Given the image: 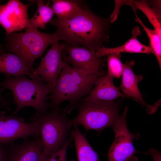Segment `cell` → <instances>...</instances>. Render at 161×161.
I'll list each match as a JSON object with an SVG mask.
<instances>
[{
	"label": "cell",
	"instance_id": "1",
	"mask_svg": "<svg viewBox=\"0 0 161 161\" xmlns=\"http://www.w3.org/2000/svg\"><path fill=\"white\" fill-rule=\"evenodd\" d=\"M110 22L109 18L97 16L85 6L80 13L70 19L60 21L53 18L49 22L57 27L60 40L94 51L109 41Z\"/></svg>",
	"mask_w": 161,
	"mask_h": 161
},
{
	"label": "cell",
	"instance_id": "2",
	"mask_svg": "<svg viewBox=\"0 0 161 161\" xmlns=\"http://www.w3.org/2000/svg\"><path fill=\"white\" fill-rule=\"evenodd\" d=\"M64 61L65 66L47 100H50V108L57 111H59V106L63 102L68 101L69 105L65 109L64 112L68 114L83 97L90 93L95 82L101 76L77 70L67 62Z\"/></svg>",
	"mask_w": 161,
	"mask_h": 161
},
{
	"label": "cell",
	"instance_id": "3",
	"mask_svg": "<svg viewBox=\"0 0 161 161\" xmlns=\"http://www.w3.org/2000/svg\"><path fill=\"white\" fill-rule=\"evenodd\" d=\"M5 40V50L16 55L32 74L35 60L41 57L48 47L60 38L56 31L45 33L28 26L24 32H13Z\"/></svg>",
	"mask_w": 161,
	"mask_h": 161
},
{
	"label": "cell",
	"instance_id": "4",
	"mask_svg": "<svg viewBox=\"0 0 161 161\" xmlns=\"http://www.w3.org/2000/svg\"><path fill=\"white\" fill-rule=\"evenodd\" d=\"M0 86L9 89L13 95V102L16 108L12 115L17 114L21 108L26 106L35 108L41 114L48 113L50 105L46 101L51 90L42 77L29 79L25 75L13 78L5 75V79L0 83Z\"/></svg>",
	"mask_w": 161,
	"mask_h": 161
},
{
	"label": "cell",
	"instance_id": "5",
	"mask_svg": "<svg viewBox=\"0 0 161 161\" xmlns=\"http://www.w3.org/2000/svg\"><path fill=\"white\" fill-rule=\"evenodd\" d=\"M30 119L38 125L43 154L49 157L67 140L72 126L64 113L52 109L44 114L37 112Z\"/></svg>",
	"mask_w": 161,
	"mask_h": 161
},
{
	"label": "cell",
	"instance_id": "6",
	"mask_svg": "<svg viewBox=\"0 0 161 161\" xmlns=\"http://www.w3.org/2000/svg\"><path fill=\"white\" fill-rule=\"evenodd\" d=\"M76 116L69 120L72 126L80 125L86 131L93 130L100 132L104 129L112 127L119 116L116 104L111 101L89 100L78 103Z\"/></svg>",
	"mask_w": 161,
	"mask_h": 161
},
{
	"label": "cell",
	"instance_id": "7",
	"mask_svg": "<svg viewBox=\"0 0 161 161\" xmlns=\"http://www.w3.org/2000/svg\"><path fill=\"white\" fill-rule=\"evenodd\" d=\"M9 105L0 96V108L8 109ZM37 136H40V132L36 122L25 123L23 118L13 115L7 116L4 112H0V143H10L19 138Z\"/></svg>",
	"mask_w": 161,
	"mask_h": 161
},
{
	"label": "cell",
	"instance_id": "8",
	"mask_svg": "<svg viewBox=\"0 0 161 161\" xmlns=\"http://www.w3.org/2000/svg\"><path fill=\"white\" fill-rule=\"evenodd\" d=\"M127 110L126 106L112 127L115 137L107 154L108 161H128L137 152L132 142L139 138V134L132 133L128 129L126 120Z\"/></svg>",
	"mask_w": 161,
	"mask_h": 161
},
{
	"label": "cell",
	"instance_id": "9",
	"mask_svg": "<svg viewBox=\"0 0 161 161\" xmlns=\"http://www.w3.org/2000/svg\"><path fill=\"white\" fill-rule=\"evenodd\" d=\"M62 52L64 61L73 68L86 73H95L100 76L105 74L101 71L105 61L97 55L95 51L83 46H75L66 43Z\"/></svg>",
	"mask_w": 161,
	"mask_h": 161
},
{
	"label": "cell",
	"instance_id": "10",
	"mask_svg": "<svg viewBox=\"0 0 161 161\" xmlns=\"http://www.w3.org/2000/svg\"><path fill=\"white\" fill-rule=\"evenodd\" d=\"M58 41H56L52 44L51 48L41 58L40 64L34 69L32 73L43 78L51 90L65 65L62 55L65 44L59 43Z\"/></svg>",
	"mask_w": 161,
	"mask_h": 161
},
{
	"label": "cell",
	"instance_id": "11",
	"mask_svg": "<svg viewBox=\"0 0 161 161\" xmlns=\"http://www.w3.org/2000/svg\"><path fill=\"white\" fill-rule=\"evenodd\" d=\"M30 4H24L18 0H10L0 4V24L7 35L21 31L28 26L27 11Z\"/></svg>",
	"mask_w": 161,
	"mask_h": 161
},
{
	"label": "cell",
	"instance_id": "12",
	"mask_svg": "<svg viewBox=\"0 0 161 161\" xmlns=\"http://www.w3.org/2000/svg\"><path fill=\"white\" fill-rule=\"evenodd\" d=\"M19 144L10 143L6 161H38L43 148L40 136L23 139Z\"/></svg>",
	"mask_w": 161,
	"mask_h": 161
},
{
	"label": "cell",
	"instance_id": "13",
	"mask_svg": "<svg viewBox=\"0 0 161 161\" xmlns=\"http://www.w3.org/2000/svg\"><path fill=\"white\" fill-rule=\"evenodd\" d=\"M113 78L107 73L105 75L98 78L94 83L92 92L81 100L111 101L120 97L128 98L120 91L119 88L114 86Z\"/></svg>",
	"mask_w": 161,
	"mask_h": 161
},
{
	"label": "cell",
	"instance_id": "14",
	"mask_svg": "<svg viewBox=\"0 0 161 161\" xmlns=\"http://www.w3.org/2000/svg\"><path fill=\"white\" fill-rule=\"evenodd\" d=\"M135 64L133 60L126 61L123 64V70L120 88L124 94L128 98L135 100L141 104L148 106L142 98L138 86L139 81L141 80V75H137L133 72L132 67Z\"/></svg>",
	"mask_w": 161,
	"mask_h": 161
},
{
	"label": "cell",
	"instance_id": "15",
	"mask_svg": "<svg viewBox=\"0 0 161 161\" xmlns=\"http://www.w3.org/2000/svg\"><path fill=\"white\" fill-rule=\"evenodd\" d=\"M131 33V37L121 46L109 48L102 46L95 50L97 55L98 57H102L115 53L129 52L148 54L153 53L152 50L150 46L143 44L137 40V36L141 34L138 26H136L133 28Z\"/></svg>",
	"mask_w": 161,
	"mask_h": 161
},
{
	"label": "cell",
	"instance_id": "16",
	"mask_svg": "<svg viewBox=\"0 0 161 161\" xmlns=\"http://www.w3.org/2000/svg\"><path fill=\"white\" fill-rule=\"evenodd\" d=\"M0 73L15 77L28 75L32 79L39 77L31 74L20 58L10 52L0 55Z\"/></svg>",
	"mask_w": 161,
	"mask_h": 161
},
{
	"label": "cell",
	"instance_id": "17",
	"mask_svg": "<svg viewBox=\"0 0 161 161\" xmlns=\"http://www.w3.org/2000/svg\"><path fill=\"white\" fill-rule=\"evenodd\" d=\"M52 9L57 16L55 18L64 21L76 16L80 13L83 6L78 1L70 0H52Z\"/></svg>",
	"mask_w": 161,
	"mask_h": 161
},
{
	"label": "cell",
	"instance_id": "18",
	"mask_svg": "<svg viewBox=\"0 0 161 161\" xmlns=\"http://www.w3.org/2000/svg\"><path fill=\"white\" fill-rule=\"evenodd\" d=\"M77 126H74V130L71 132L75 142L78 161H100L98 154Z\"/></svg>",
	"mask_w": 161,
	"mask_h": 161
},
{
	"label": "cell",
	"instance_id": "19",
	"mask_svg": "<svg viewBox=\"0 0 161 161\" xmlns=\"http://www.w3.org/2000/svg\"><path fill=\"white\" fill-rule=\"evenodd\" d=\"M32 1L36 3L37 9L32 17L29 19L28 26L35 29L40 28L44 30L46 25L49 23L55 14L52 8L49 6L50 1L48 0L46 4L41 0Z\"/></svg>",
	"mask_w": 161,
	"mask_h": 161
},
{
	"label": "cell",
	"instance_id": "20",
	"mask_svg": "<svg viewBox=\"0 0 161 161\" xmlns=\"http://www.w3.org/2000/svg\"><path fill=\"white\" fill-rule=\"evenodd\" d=\"M129 2L134 6L136 10H140L145 15L161 39V23L160 16L153 9L150 7L145 1L131 0L129 1Z\"/></svg>",
	"mask_w": 161,
	"mask_h": 161
},
{
	"label": "cell",
	"instance_id": "21",
	"mask_svg": "<svg viewBox=\"0 0 161 161\" xmlns=\"http://www.w3.org/2000/svg\"><path fill=\"white\" fill-rule=\"evenodd\" d=\"M132 8L135 15V21L141 25L148 37L150 41L149 46L151 48L153 53L157 58L161 69V39L160 38L155 30L150 29L144 24L137 16L136 13V10L134 7H132Z\"/></svg>",
	"mask_w": 161,
	"mask_h": 161
},
{
	"label": "cell",
	"instance_id": "22",
	"mask_svg": "<svg viewBox=\"0 0 161 161\" xmlns=\"http://www.w3.org/2000/svg\"><path fill=\"white\" fill-rule=\"evenodd\" d=\"M107 56V73L113 78H119L123 70V64L120 59L121 56L120 53H113Z\"/></svg>",
	"mask_w": 161,
	"mask_h": 161
},
{
	"label": "cell",
	"instance_id": "23",
	"mask_svg": "<svg viewBox=\"0 0 161 161\" xmlns=\"http://www.w3.org/2000/svg\"><path fill=\"white\" fill-rule=\"evenodd\" d=\"M73 140L72 132L70 136L63 145L59 149L52 154L48 161H67L66 157V151L69 144ZM70 161H73L71 160Z\"/></svg>",
	"mask_w": 161,
	"mask_h": 161
},
{
	"label": "cell",
	"instance_id": "24",
	"mask_svg": "<svg viewBox=\"0 0 161 161\" xmlns=\"http://www.w3.org/2000/svg\"><path fill=\"white\" fill-rule=\"evenodd\" d=\"M10 143H0V161H6Z\"/></svg>",
	"mask_w": 161,
	"mask_h": 161
},
{
	"label": "cell",
	"instance_id": "25",
	"mask_svg": "<svg viewBox=\"0 0 161 161\" xmlns=\"http://www.w3.org/2000/svg\"><path fill=\"white\" fill-rule=\"evenodd\" d=\"M149 152L152 156L154 161H161V153L153 149L149 150Z\"/></svg>",
	"mask_w": 161,
	"mask_h": 161
},
{
	"label": "cell",
	"instance_id": "26",
	"mask_svg": "<svg viewBox=\"0 0 161 161\" xmlns=\"http://www.w3.org/2000/svg\"><path fill=\"white\" fill-rule=\"evenodd\" d=\"M49 157L42 153L38 161H48Z\"/></svg>",
	"mask_w": 161,
	"mask_h": 161
},
{
	"label": "cell",
	"instance_id": "27",
	"mask_svg": "<svg viewBox=\"0 0 161 161\" xmlns=\"http://www.w3.org/2000/svg\"><path fill=\"white\" fill-rule=\"evenodd\" d=\"M2 45L0 44V53L1 55L5 54L6 53L4 50L3 49L2 47Z\"/></svg>",
	"mask_w": 161,
	"mask_h": 161
},
{
	"label": "cell",
	"instance_id": "28",
	"mask_svg": "<svg viewBox=\"0 0 161 161\" xmlns=\"http://www.w3.org/2000/svg\"><path fill=\"white\" fill-rule=\"evenodd\" d=\"M128 161H138V159L137 157L133 156Z\"/></svg>",
	"mask_w": 161,
	"mask_h": 161
},
{
	"label": "cell",
	"instance_id": "29",
	"mask_svg": "<svg viewBox=\"0 0 161 161\" xmlns=\"http://www.w3.org/2000/svg\"><path fill=\"white\" fill-rule=\"evenodd\" d=\"M4 89H5L3 88L0 89V96L1 95V93Z\"/></svg>",
	"mask_w": 161,
	"mask_h": 161
}]
</instances>
